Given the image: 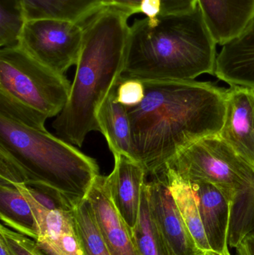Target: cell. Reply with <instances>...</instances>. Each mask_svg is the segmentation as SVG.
Returning <instances> with one entry per match:
<instances>
[{
    "label": "cell",
    "mask_w": 254,
    "mask_h": 255,
    "mask_svg": "<svg viewBox=\"0 0 254 255\" xmlns=\"http://www.w3.org/2000/svg\"><path fill=\"white\" fill-rule=\"evenodd\" d=\"M146 182L142 192L138 220L131 230L133 239L140 255H171L152 217Z\"/></svg>",
    "instance_id": "obj_19"
},
{
    "label": "cell",
    "mask_w": 254,
    "mask_h": 255,
    "mask_svg": "<svg viewBox=\"0 0 254 255\" xmlns=\"http://www.w3.org/2000/svg\"><path fill=\"white\" fill-rule=\"evenodd\" d=\"M86 199L91 204L98 227L111 255H140L131 229L112 199L106 176L98 175L92 183Z\"/></svg>",
    "instance_id": "obj_11"
},
{
    "label": "cell",
    "mask_w": 254,
    "mask_h": 255,
    "mask_svg": "<svg viewBox=\"0 0 254 255\" xmlns=\"http://www.w3.org/2000/svg\"><path fill=\"white\" fill-rule=\"evenodd\" d=\"M213 255H233L231 254V251H230V247H227L226 249H225V251L223 252V253H222V254H215Z\"/></svg>",
    "instance_id": "obj_31"
},
{
    "label": "cell",
    "mask_w": 254,
    "mask_h": 255,
    "mask_svg": "<svg viewBox=\"0 0 254 255\" xmlns=\"http://www.w3.org/2000/svg\"><path fill=\"white\" fill-rule=\"evenodd\" d=\"M161 15L177 14L192 11L198 5V0H161Z\"/></svg>",
    "instance_id": "obj_27"
},
{
    "label": "cell",
    "mask_w": 254,
    "mask_h": 255,
    "mask_svg": "<svg viewBox=\"0 0 254 255\" xmlns=\"http://www.w3.org/2000/svg\"><path fill=\"white\" fill-rule=\"evenodd\" d=\"M254 233V178L244 191L236 196L231 204L228 244L236 247Z\"/></svg>",
    "instance_id": "obj_21"
},
{
    "label": "cell",
    "mask_w": 254,
    "mask_h": 255,
    "mask_svg": "<svg viewBox=\"0 0 254 255\" xmlns=\"http://www.w3.org/2000/svg\"><path fill=\"white\" fill-rule=\"evenodd\" d=\"M28 178L19 165L0 148V185H28Z\"/></svg>",
    "instance_id": "obj_26"
},
{
    "label": "cell",
    "mask_w": 254,
    "mask_h": 255,
    "mask_svg": "<svg viewBox=\"0 0 254 255\" xmlns=\"http://www.w3.org/2000/svg\"><path fill=\"white\" fill-rule=\"evenodd\" d=\"M180 215L190 232L197 247L206 255L216 254L209 244L200 213L198 200L190 184L175 172L166 167L162 171Z\"/></svg>",
    "instance_id": "obj_16"
},
{
    "label": "cell",
    "mask_w": 254,
    "mask_h": 255,
    "mask_svg": "<svg viewBox=\"0 0 254 255\" xmlns=\"http://www.w3.org/2000/svg\"><path fill=\"white\" fill-rule=\"evenodd\" d=\"M216 45L198 5L187 13L137 19L130 26L122 79L188 81L215 75Z\"/></svg>",
    "instance_id": "obj_3"
},
{
    "label": "cell",
    "mask_w": 254,
    "mask_h": 255,
    "mask_svg": "<svg viewBox=\"0 0 254 255\" xmlns=\"http://www.w3.org/2000/svg\"><path fill=\"white\" fill-rule=\"evenodd\" d=\"M116 89L106 97L97 112L100 132L113 156L124 154L134 159L128 110L116 101Z\"/></svg>",
    "instance_id": "obj_15"
},
{
    "label": "cell",
    "mask_w": 254,
    "mask_h": 255,
    "mask_svg": "<svg viewBox=\"0 0 254 255\" xmlns=\"http://www.w3.org/2000/svg\"><path fill=\"white\" fill-rule=\"evenodd\" d=\"M73 214L84 255H111L86 198L75 207Z\"/></svg>",
    "instance_id": "obj_20"
},
{
    "label": "cell",
    "mask_w": 254,
    "mask_h": 255,
    "mask_svg": "<svg viewBox=\"0 0 254 255\" xmlns=\"http://www.w3.org/2000/svg\"><path fill=\"white\" fill-rule=\"evenodd\" d=\"M144 84L143 102L128 110L134 159L152 177L194 142L219 134L227 90L195 80Z\"/></svg>",
    "instance_id": "obj_1"
},
{
    "label": "cell",
    "mask_w": 254,
    "mask_h": 255,
    "mask_svg": "<svg viewBox=\"0 0 254 255\" xmlns=\"http://www.w3.org/2000/svg\"><path fill=\"white\" fill-rule=\"evenodd\" d=\"M166 167L172 169L189 184H213L231 204L236 196L252 184L254 178V168L219 134L194 142L177 154Z\"/></svg>",
    "instance_id": "obj_6"
},
{
    "label": "cell",
    "mask_w": 254,
    "mask_h": 255,
    "mask_svg": "<svg viewBox=\"0 0 254 255\" xmlns=\"http://www.w3.org/2000/svg\"><path fill=\"white\" fill-rule=\"evenodd\" d=\"M0 115L33 128L44 129L47 116L0 93Z\"/></svg>",
    "instance_id": "obj_23"
},
{
    "label": "cell",
    "mask_w": 254,
    "mask_h": 255,
    "mask_svg": "<svg viewBox=\"0 0 254 255\" xmlns=\"http://www.w3.org/2000/svg\"><path fill=\"white\" fill-rule=\"evenodd\" d=\"M0 237L7 244L12 255H47L34 240L18 233L7 226H0Z\"/></svg>",
    "instance_id": "obj_24"
},
{
    "label": "cell",
    "mask_w": 254,
    "mask_h": 255,
    "mask_svg": "<svg viewBox=\"0 0 254 255\" xmlns=\"http://www.w3.org/2000/svg\"><path fill=\"white\" fill-rule=\"evenodd\" d=\"M237 255H254V233L246 237L237 247Z\"/></svg>",
    "instance_id": "obj_30"
},
{
    "label": "cell",
    "mask_w": 254,
    "mask_h": 255,
    "mask_svg": "<svg viewBox=\"0 0 254 255\" xmlns=\"http://www.w3.org/2000/svg\"><path fill=\"white\" fill-rule=\"evenodd\" d=\"M26 21L52 18L81 23L106 5L103 0H22Z\"/></svg>",
    "instance_id": "obj_17"
},
{
    "label": "cell",
    "mask_w": 254,
    "mask_h": 255,
    "mask_svg": "<svg viewBox=\"0 0 254 255\" xmlns=\"http://www.w3.org/2000/svg\"><path fill=\"white\" fill-rule=\"evenodd\" d=\"M219 136L254 169V89L231 85Z\"/></svg>",
    "instance_id": "obj_9"
},
{
    "label": "cell",
    "mask_w": 254,
    "mask_h": 255,
    "mask_svg": "<svg viewBox=\"0 0 254 255\" xmlns=\"http://www.w3.org/2000/svg\"><path fill=\"white\" fill-rule=\"evenodd\" d=\"M0 217L9 229L34 241L37 238L32 208L17 187L0 185Z\"/></svg>",
    "instance_id": "obj_18"
},
{
    "label": "cell",
    "mask_w": 254,
    "mask_h": 255,
    "mask_svg": "<svg viewBox=\"0 0 254 255\" xmlns=\"http://www.w3.org/2000/svg\"><path fill=\"white\" fill-rule=\"evenodd\" d=\"M82 40L83 28L78 22L43 18L26 21L19 46L45 67L64 75L77 64Z\"/></svg>",
    "instance_id": "obj_7"
},
{
    "label": "cell",
    "mask_w": 254,
    "mask_h": 255,
    "mask_svg": "<svg viewBox=\"0 0 254 255\" xmlns=\"http://www.w3.org/2000/svg\"><path fill=\"white\" fill-rule=\"evenodd\" d=\"M26 22L22 0H0V46H19Z\"/></svg>",
    "instance_id": "obj_22"
},
{
    "label": "cell",
    "mask_w": 254,
    "mask_h": 255,
    "mask_svg": "<svg viewBox=\"0 0 254 255\" xmlns=\"http://www.w3.org/2000/svg\"><path fill=\"white\" fill-rule=\"evenodd\" d=\"M198 6L210 34L222 46L254 22V0H198Z\"/></svg>",
    "instance_id": "obj_13"
},
{
    "label": "cell",
    "mask_w": 254,
    "mask_h": 255,
    "mask_svg": "<svg viewBox=\"0 0 254 255\" xmlns=\"http://www.w3.org/2000/svg\"><path fill=\"white\" fill-rule=\"evenodd\" d=\"M0 148L25 172L28 185L44 186L62 195L73 207L86 199L100 175L96 160L73 144L0 115Z\"/></svg>",
    "instance_id": "obj_4"
},
{
    "label": "cell",
    "mask_w": 254,
    "mask_h": 255,
    "mask_svg": "<svg viewBox=\"0 0 254 255\" xmlns=\"http://www.w3.org/2000/svg\"><path fill=\"white\" fill-rule=\"evenodd\" d=\"M129 9L106 4L81 25L83 40L70 98L52 124L61 139L82 147L86 135L100 131L97 112L117 88L125 68Z\"/></svg>",
    "instance_id": "obj_2"
},
{
    "label": "cell",
    "mask_w": 254,
    "mask_h": 255,
    "mask_svg": "<svg viewBox=\"0 0 254 255\" xmlns=\"http://www.w3.org/2000/svg\"><path fill=\"white\" fill-rule=\"evenodd\" d=\"M145 94L144 82L138 79H121L116 89V101L127 109H131L143 102Z\"/></svg>",
    "instance_id": "obj_25"
},
{
    "label": "cell",
    "mask_w": 254,
    "mask_h": 255,
    "mask_svg": "<svg viewBox=\"0 0 254 255\" xmlns=\"http://www.w3.org/2000/svg\"><path fill=\"white\" fill-rule=\"evenodd\" d=\"M31 205L37 225L35 241L47 255H84L72 211L49 210L37 203L22 185L16 186Z\"/></svg>",
    "instance_id": "obj_10"
},
{
    "label": "cell",
    "mask_w": 254,
    "mask_h": 255,
    "mask_svg": "<svg viewBox=\"0 0 254 255\" xmlns=\"http://www.w3.org/2000/svg\"><path fill=\"white\" fill-rule=\"evenodd\" d=\"M191 186L198 198L201 220L209 244L213 253L222 254L229 247L231 204L213 184L195 183Z\"/></svg>",
    "instance_id": "obj_14"
},
{
    "label": "cell",
    "mask_w": 254,
    "mask_h": 255,
    "mask_svg": "<svg viewBox=\"0 0 254 255\" xmlns=\"http://www.w3.org/2000/svg\"><path fill=\"white\" fill-rule=\"evenodd\" d=\"M72 84L19 46L0 51V93L43 114L57 117L70 98Z\"/></svg>",
    "instance_id": "obj_5"
},
{
    "label": "cell",
    "mask_w": 254,
    "mask_h": 255,
    "mask_svg": "<svg viewBox=\"0 0 254 255\" xmlns=\"http://www.w3.org/2000/svg\"><path fill=\"white\" fill-rule=\"evenodd\" d=\"M113 157L114 167L106 176V183L116 208L131 230L138 220L148 175L141 163L132 157L124 154Z\"/></svg>",
    "instance_id": "obj_12"
},
{
    "label": "cell",
    "mask_w": 254,
    "mask_h": 255,
    "mask_svg": "<svg viewBox=\"0 0 254 255\" xmlns=\"http://www.w3.org/2000/svg\"><path fill=\"white\" fill-rule=\"evenodd\" d=\"M105 4H116L129 9L133 13H140L142 0H103Z\"/></svg>",
    "instance_id": "obj_29"
},
{
    "label": "cell",
    "mask_w": 254,
    "mask_h": 255,
    "mask_svg": "<svg viewBox=\"0 0 254 255\" xmlns=\"http://www.w3.org/2000/svg\"><path fill=\"white\" fill-rule=\"evenodd\" d=\"M148 199L155 225L171 255H206L197 247L162 172L146 182Z\"/></svg>",
    "instance_id": "obj_8"
},
{
    "label": "cell",
    "mask_w": 254,
    "mask_h": 255,
    "mask_svg": "<svg viewBox=\"0 0 254 255\" xmlns=\"http://www.w3.org/2000/svg\"><path fill=\"white\" fill-rule=\"evenodd\" d=\"M140 13H144L146 17L155 18L161 13V0H142Z\"/></svg>",
    "instance_id": "obj_28"
}]
</instances>
